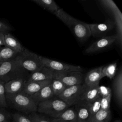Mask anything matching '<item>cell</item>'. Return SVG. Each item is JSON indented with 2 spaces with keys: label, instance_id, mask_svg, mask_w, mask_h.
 Listing matches in <instances>:
<instances>
[{
  "label": "cell",
  "instance_id": "d6986e66",
  "mask_svg": "<svg viewBox=\"0 0 122 122\" xmlns=\"http://www.w3.org/2000/svg\"><path fill=\"white\" fill-rule=\"evenodd\" d=\"M103 66L95 68L90 71L84 79V83L88 86H95L99 85L101 77L102 69Z\"/></svg>",
  "mask_w": 122,
  "mask_h": 122
},
{
  "label": "cell",
  "instance_id": "3957f363",
  "mask_svg": "<svg viewBox=\"0 0 122 122\" xmlns=\"http://www.w3.org/2000/svg\"><path fill=\"white\" fill-rule=\"evenodd\" d=\"M6 99L8 106L20 112L28 114L37 112L38 105L30 96L22 92L13 94H6Z\"/></svg>",
  "mask_w": 122,
  "mask_h": 122
},
{
  "label": "cell",
  "instance_id": "277c9868",
  "mask_svg": "<svg viewBox=\"0 0 122 122\" xmlns=\"http://www.w3.org/2000/svg\"><path fill=\"white\" fill-rule=\"evenodd\" d=\"M69 107L70 106L63 101L54 96L39 103L37 112L56 118L60 113Z\"/></svg>",
  "mask_w": 122,
  "mask_h": 122
},
{
  "label": "cell",
  "instance_id": "f1b7e54d",
  "mask_svg": "<svg viewBox=\"0 0 122 122\" xmlns=\"http://www.w3.org/2000/svg\"><path fill=\"white\" fill-rule=\"evenodd\" d=\"M12 122H32L28 116L22 113L16 112L11 115Z\"/></svg>",
  "mask_w": 122,
  "mask_h": 122
},
{
  "label": "cell",
  "instance_id": "4dcf8cb0",
  "mask_svg": "<svg viewBox=\"0 0 122 122\" xmlns=\"http://www.w3.org/2000/svg\"><path fill=\"white\" fill-rule=\"evenodd\" d=\"M28 117L32 122H51L46 119L45 117L37 113L36 112H33L29 114Z\"/></svg>",
  "mask_w": 122,
  "mask_h": 122
},
{
  "label": "cell",
  "instance_id": "d4e9b609",
  "mask_svg": "<svg viewBox=\"0 0 122 122\" xmlns=\"http://www.w3.org/2000/svg\"><path fill=\"white\" fill-rule=\"evenodd\" d=\"M51 86L54 96L58 97L68 87L60 80L53 78L51 81Z\"/></svg>",
  "mask_w": 122,
  "mask_h": 122
},
{
  "label": "cell",
  "instance_id": "f35d334b",
  "mask_svg": "<svg viewBox=\"0 0 122 122\" xmlns=\"http://www.w3.org/2000/svg\"><path fill=\"white\" fill-rule=\"evenodd\" d=\"M0 60H1V59H0Z\"/></svg>",
  "mask_w": 122,
  "mask_h": 122
},
{
  "label": "cell",
  "instance_id": "6da1fadb",
  "mask_svg": "<svg viewBox=\"0 0 122 122\" xmlns=\"http://www.w3.org/2000/svg\"><path fill=\"white\" fill-rule=\"evenodd\" d=\"M53 14L70 29L79 41L84 42L91 35L88 23L74 18L63 9L60 8Z\"/></svg>",
  "mask_w": 122,
  "mask_h": 122
},
{
  "label": "cell",
  "instance_id": "7a4b0ae2",
  "mask_svg": "<svg viewBox=\"0 0 122 122\" xmlns=\"http://www.w3.org/2000/svg\"><path fill=\"white\" fill-rule=\"evenodd\" d=\"M29 73L22 68L16 57L0 62V81L5 83L18 78H27Z\"/></svg>",
  "mask_w": 122,
  "mask_h": 122
},
{
  "label": "cell",
  "instance_id": "83f0119b",
  "mask_svg": "<svg viewBox=\"0 0 122 122\" xmlns=\"http://www.w3.org/2000/svg\"><path fill=\"white\" fill-rule=\"evenodd\" d=\"M8 106L6 99L4 83L0 81V107L4 108Z\"/></svg>",
  "mask_w": 122,
  "mask_h": 122
},
{
  "label": "cell",
  "instance_id": "8d00e7d4",
  "mask_svg": "<svg viewBox=\"0 0 122 122\" xmlns=\"http://www.w3.org/2000/svg\"><path fill=\"white\" fill-rule=\"evenodd\" d=\"M113 122H121V121L120 120H117Z\"/></svg>",
  "mask_w": 122,
  "mask_h": 122
},
{
  "label": "cell",
  "instance_id": "ffe728a7",
  "mask_svg": "<svg viewBox=\"0 0 122 122\" xmlns=\"http://www.w3.org/2000/svg\"><path fill=\"white\" fill-rule=\"evenodd\" d=\"M4 46L11 49L18 54L21 53L25 49L19 41L9 32L4 34Z\"/></svg>",
  "mask_w": 122,
  "mask_h": 122
},
{
  "label": "cell",
  "instance_id": "4fadbf2b",
  "mask_svg": "<svg viewBox=\"0 0 122 122\" xmlns=\"http://www.w3.org/2000/svg\"><path fill=\"white\" fill-rule=\"evenodd\" d=\"M54 71L47 67H43L40 70L29 73L27 81H43L53 78Z\"/></svg>",
  "mask_w": 122,
  "mask_h": 122
},
{
  "label": "cell",
  "instance_id": "d6a6232c",
  "mask_svg": "<svg viewBox=\"0 0 122 122\" xmlns=\"http://www.w3.org/2000/svg\"><path fill=\"white\" fill-rule=\"evenodd\" d=\"M99 92L100 95L101 97H103L112 94V89L109 87H106L105 86H99L98 87Z\"/></svg>",
  "mask_w": 122,
  "mask_h": 122
},
{
  "label": "cell",
  "instance_id": "9a60e30c",
  "mask_svg": "<svg viewBox=\"0 0 122 122\" xmlns=\"http://www.w3.org/2000/svg\"><path fill=\"white\" fill-rule=\"evenodd\" d=\"M88 103L79 101L74 105L77 113V122H90L92 117L89 110Z\"/></svg>",
  "mask_w": 122,
  "mask_h": 122
},
{
  "label": "cell",
  "instance_id": "5bb4252c",
  "mask_svg": "<svg viewBox=\"0 0 122 122\" xmlns=\"http://www.w3.org/2000/svg\"><path fill=\"white\" fill-rule=\"evenodd\" d=\"M99 85L95 86H88L82 84V92L79 101L91 102L100 96L99 92Z\"/></svg>",
  "mask_w": 122,
  "mask_h": 122
},
{
  "label": "cell",
  "instance_id": "484cf974",
  "mask_svg": "<svg viewBox=\"0 0 122 122\" xmlns=\"http://www.w3.org/2000/svg\"><path fill=\"white\" fill-rule=\"evenodd\" d=\"M19 54L11 49L4 46L0 48V59L2 61L15 58Z\"/></svg>",
  "mask_w": 122,
  "mask_h": 122
},
{
  "label": "cell",
  "instance_id": "7c38bea8",
  "mask_svg": "<svg viewBox=\"0 0 122 122\" xmlns=\"http://www.w3.org/2000/svg\"><path fill=\"white\" fill-rule=\"evenodd\" d=\"M112 85V92L114 93L115 101L118 107L122 108V69H119L116 73Z\"/></svg>",
  "mask_w": 122,
  "mask_h": 122
},
{
  "label": "cell",
  "instance_id": "7402d4cb",
  "mask_svg": "<svg viewBox=\"0 0 122 122\" xmlns=\"http://www.w3.org/2000/svg\"><path fill=\"white\" fill-rule=\"evenodd\" d=\"M112 119L111 110L104 111L100 110L92 116L90 122H110Z\"/></svg>",
  "mask_w": 122,
  "mask_h": 122
},
{
  "label": "cell",
  "instance_id": "52a82bcc",
  "mask_svg": "<svg viewBox=\"0 0 122 122\" xmlns=\"http://www.w3.org/2000/svg\"><path fill=\"white\" fill-rule=\"evenodd\" d=\"M53 78L60 80L68 87L81 84L84 81L82 72L76 71H54Z\"/></svg>",
  "mask_w": 122,
  "mask_h": 122
},
{
  "label": "cell",
  "instance_id": "ac0fdd59",
  "mask_svg": "<svg viewBox=\"0 0 122 122\" xmlns=\"http://www.w3.org/2000/svg\"><path fill=\"white\" fill-rule=\"evenodd\" d=\"M51 80L43 81H26L24 85L22 92L29 96H31L38 92L44 86L50 84L51 81Z\"/></svg>",
  "mask_w": 122,
  "mask_h": 122
},
{
  "label": "cell",
  "instance_id": "8992f818",
  "mask_svg": "<svg viewBox=\"0 0 122 122\" xmlns=\"http://www.w3.org/2000/svg\"><path fill=\"white\" fill-rule=\"evenodd\" d=\"M101 5L108 12L113 19V22L116 27L117 41L120 46H122V15L115 4L111 0H101Z\"/></svg>",
  "mask_w": 122,
  "mask_h": 122
},
{
  "label": "cell",
  "instance_id": "8fae6325",
  "mask_svg": "<svg viewBox=\"0 0 122 122\" xmlns=\"http://www.w3.org/2000/svg\"><path fill=\"white\" fill-rule=\"evenodd\" d=\"M91 34L95 37L102 38L106 36L115 26L113 20L108 19L104 22L101 23L88 24Z\"/></svg>",
  "mask_w": 122,
  "mask_h": 122
},
{
  "label": "cell",
  "instance_id": "836d02e7",
  "mask_svg": "<svg viewBox=\"0 0 122 122\" xmlns=\"http://www.w3.org/2000/svg\"><path fill=\"white\" fill-rule=\"evenodd\" d=\"M11 30V28L10 26L6 23L0 21V33L4 34L9 32Z\"/></svg>",
  "mask_w": 122,
  "mask_h": 122
},
{
  "label": "cell",
  "instance_id": "5b68a950",
  "mask_svg": "<svg viewBox=\"0 0 122 122\" xmlns=\"http://www.w3.org/2000/svg\"><path fill=\"white\" fill-rule=\"evenodd\" d=\"M39 56L25 48L23 51L18 55L16 58L20 66L30 73L44 67Z\"/></svg>",
  "mask_w": 122,
  "mask_h": 122
},
{
  "label": "cell",
  "instance_id": "e575fe53",
  "mask_svg": "<svg viewBox=\"0 0 122 122\" xmlns=\"http://www.w3.org/2000/svg\"><path fill=\"white\" fill-rule=\"evenodd\" d=\"M4 34L0 33V47L4 46Z\"/></svg>",
  "mask_w": 122,
  "mask_h": 122
},
{
  "label": "cell",
  "instance_id": "1f68e13d",
  "mask_svg": "<svg viewBox=\"0 0 122 122\" xmlns=\"http://www.w3.org/2000/svg\"><path fill=\"white\" fill-rule=\"evenodd\" d=\"M11 115L3 108H0V122H10Z\"/></svg>",
  "mask_w": 122,
  "mask_h": 122
},
{
  "label": "cell",
  "instance_id": "f546056e",
  "mask_svg": "<svg viewBox=\"0 0 122 122\" xmlns=\"http://www.w3.org/2000/svg\"><path fill=\"white\" fill-rule=\"evenodd\" d=\"M112 94L102 97L101 100V110L108 111L110 110V102L112 98Z\"/></svg>",
  "mask_w": 122,
  "mask_h": 122
},
{
  "label": "cell",
  "instance_id": "d590c367",
  "mask_svg": "<svg viewBox=\"0 0 122 122\" xmlns=\"http://www.w3.org/2000/svg\"><path fill=\"white\" fill-rule=\"evenodd\" d=\"M52 122H61L60 120H59L58 119H56V118H53V119L52 121Z\"/></svg>",
  "mask_w": 122,
  "mask_h": 122
},
{
  "label": "cell",
  "instance_id": "74e56055",
  "mask_svg": "<svg viewBox=\"0 0 122 122\" xmlns=\"http://www.w3.org/2000/svg\"><path fill=\"white\" fill-rule=\"evenodd\" d=\"M1 61H1V60H0V62H1Z\"/></svg>",
  "mask_w": 122,
  "mask_h": 122
},
{
  "label": "cell",
  "instance_id": "2e32d148",
  "mask_svg": "<svg viewBox=\"0 0 122 122\" xmlns=\"http://www.w3.org/2000/svg\"><path fill=\"white\" fill-rule=\"evenodd\" d=\"M26 79L18 78L4 83L6 94H13L22 92Z\"/></svg>",
  "mask_w": 122,
  "mask_h": 122
},
{
  "label": "cell",
  "instance_id": "4316f807",
  "mask_svg": "<svg viewBox=\"0 0 122 122\" xmlns=\"http://www.w3.org/2000/svg\"><path fill=\"white\" fill-rule=\"evenodd\" d=\"M101 98L102 97L100 96L92 102L88 103L89 110L92 116L94 115L96 113H97L100 110H101Z\"/></svg>",
  "mask_w": 122,
  "mask_h": 122
},
{
  "label": "cell",
  "instance_id": "603a6c76",
  "mask_svg": "<svg viewBox=\"0 0 122 122\" xmlns=\"http://www.w3.org/2000/svg\"><path fill=\"white\" fill-rule=\"evenodd\" d=\"M32 1L43 9L53 13L60 9L55 2L52 0H33Z\"/></svg>",
  "mask_w": 122,
  "mask_h": 122
},
{
  "label": "cell",
  "instance_id": "9c48e42d",
  "mask_svg": "<svg viewBox=\"0 0 122 122\" xmlns=\"http://www.w3.org/2000/svg\"><path fill=\"white\" fill-rule=\"evenodd\" d=\"M82 84L67 87L57 97L63 101L70 106L74 105L80 99Z\"/></svg>",
  "mask_w": 122,
  "mask_h": 122
},
{
  "label": "cell",
  "instance_id": "cb8c5ba5",
  "mask_svg": "<svg viewBox=\"0 0 122 122\" xmlns=\"http://www.w3.org/2000/svg\"><path fill=\"white\" fill-rule=\"evenodd\" d=\"M117 65V62H115L103 66L101 72L102 78L107 77L111 80L113 79L116 73Z\"/></svg>",
  "mask_w": 122,
  "mask_h": 122
},
{
  "label": "cell",
  "instance_id": "e0dca14e",
  "mask_svg": "<svg viewBox=\"0 0 122 122\" xmlns=\"http://www.w3.org/2000/svg\"><path fill=\"white\" fill-rule=\"evenodd\" d=\"M51 83L43 87L35 94L30 96L37 105L54 96Z\"/></svg>",
  "mask_w": 122,
  "mask_h": 122
},
{
  "label": "cell",
  "instance_id": "ba28073f",
  "mask_svg": "<svg viewBox=\"0 0 122 122\" xmlns=\"http://www.w3.org/2000/svg\"><path fill=\"white\" fill-rule=\"evenodd\" d=\"M39 58L43 65L56 71H76L82 72L83 69L80 66H75L68 64L62 62L51 60L41 56H39Z\"/></svg>",
  "mask_w": 122,
  "mask_h": 122
},
{
  "label": "cell",
  "instance_id": "44dd1931",
  "mask_svg": "<svg viewBox=\"0 0 122 122\" xmlns=\"http://www.w3.org/2000/svg\"><path fill=\"white\" fill-rule=\"evenodd\" d=\"M70 107L60 113L56 119H58L62 122H77V113L75 109L74 108Z\"/></svg>",
  "mask_w": 122,
  "mask_h": 122
},
{
  "label": "cell",
  "instance_id": "30bf717a",
  "mask_svg": "<svg viewBox=\"0 0 122 122\" xmlns=\"http://www.w3.org/2000/svg\"><path fill=\"white\" fill-rule=\"evenodd\" d=\"M117 37L116 35L106 36L97 40L93 42L85 51L87 54H92L102 51L109 47L113 43L117 42Z\"/></svg>",
  "mask_w": 122,
  "mask_h": 122
}]
</instances>
